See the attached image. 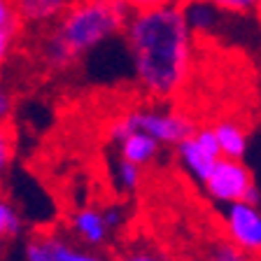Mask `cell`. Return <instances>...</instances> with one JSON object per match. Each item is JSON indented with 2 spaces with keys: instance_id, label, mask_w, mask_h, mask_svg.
Here are the masks:
<instances>
[{
  "instance_id": "6da1fadb",
  "label": "cell",
  "mask_w": 261,
  "mask_h": 261,
  "mask_svg": "<svg viewBox=\"0 0 261 261\" xmlns=\"http://www.w3.org/2000/svg\"><path fill=\"white\" fill-rule=\"evenodd\" d=\"M121 40L133 80L145 96L170 100L185 91L196 61V38L187 28L179 5L128 12Z\"/></svg>"
},
{
  "instance_id": "7a4b0ae2",
  "label": "cell",
  "mask_w": 261,
  "mask_h": 261,
  "mask_svg": "<svg viewBox=\"0 0 261 261\" xmlns=\"http://www.w3.org/2000/svg\"><path fill=\"white\" fill-rule=\"evenodd\" d=\"M128 10L119 0H70V5L40 35V61L51 72H63L84 56L121 38Z\"/></svg>"
},
{
  "instance_id": "3957f363",
  "label": "cell",
  "mask_w": 261,
  "mask_h": 261,
  "mask_svg": "<svg viewBox=\"0 0 261 261\" xmlns=\"http://www.w3.org/2000/svg\"><path fill=\"white\" fill-rule=\"evenodd\" d=\"M194 128V121L185 112L152 105V108H133L119 117H114L108 126V138L114 142L128 130H142L147 136H152L161 147H166L185 140Z\"/></svg>"
},
{
  "instance_id": "277c9868",
  "label": "cell",
  "mask_w": 261,
  "mask_h": 261,
  "mask_svg": "<svg viewBox=\"0 0 261 261\" xmlns=\"http://www.w3.org/2000/svg\"><path fill=\"white\" fill-rule=\"evenodd\" d=\"M203 187L212 201L222 203V205L236 201H250L259 205V187L252 177V170L243 163V159L219 156L210 175L203 179Z\"/></svg>"
},
{
  "instance_id": "5b68a950",
  "label": "cell",
  "mask_w": 261,
  "mask_h": 261,
  "mask_svg": "<svg viewBox=\"0 0 261 261\" xmlns=\"http://www.w3.org/2000/svg\"><path fill=\"white\" fill-rule=\"evenodd\" d=\"M124 210L119 205L108 207H80L70 217V231L87 250H98L108 243V238L121 228Z\"/></svg>"
},
{
  "instance_id": "8992f818",
  "label": "cell",
  "mask_w": 261,
  "mask_h": 261,
  "mask_svg": "<svg viewBox=\"0 0 261 261\" xmlns=\"http://www.w3.org/2000/svg\"><path fill=\"white\" fill-rule=\"evenodd\" d=\"M224 231L231 245L245 254L256 256L261 252V210L256 203L236 201L226 203L224 210Z\"/></svg>"
},
{
  "instance_id": "52a82bcc",
  "label": "cell",
  "mask_w": 261,
  "mask_h": 261,
  "mask_svg": "<svg viewBox=\"0 0 261 261\" xmlns=\"http://www.w3.org/2000/svg\"><path fill=\"white\" fill-rule=\"evenodd\" d=\"M177 159L182 163V168L196 179L201 182L210 175L212 166L217 163L219 159V149L215 136H212L210 126H201V128H194L185 140H179L177 145Z\"/></svg>"
},
{
  "instance_id": "ba28073f",
  "label": "cell",
  "mask_w": 261,
  "mask_h": 261,
  "mask_svg": "<svg viewBox=\"0 0 261 261\" xmlns=\"http://www.w3.org/2000/svg\"><path fill=\"white\" fill-rule=\"evenodd\" d=\"M179 12L196 40L215 38L228 19V14H224L207 0H185V3H179Z\"/></svg>"
},
{
  "instance_id": "9c48e42d",
  "label": "cell",
  "mask_w": 261,
  "mask_h": 261,
  "mask_svg": "<svg viewBox=\"0 0 261 261\" xmlns=\"http://www.w3.org/2000/svg\"><path fill=\"white\" fill-rule=\"evenodd\" d=\"M75 250V243L56 231H40L28 238L23 261H68Z\"/></svg>"
},
{
  "instance_id": "30bf717a",
  "label": "cell",
  "mask_w": 261,
  "mask_h": 261,
  "mask_svg": "<svg viewBox=\"0 0 261 261\" xmlns=\"http://www.w3.org/2000/svg\"><path fill=\"white\" fill-rule=\"evenodd\" d=\"M68 5L70 0H14V10L21 21V28L28 26L38 31L51 26Z\"/></svg>"
},
{
  "instance_id": "8fae6325",
  "label": "cell",
  "mask_w": 261,
  "mask_h": 261,
  "mask_svg": "<svg viewBox=\"0 0 261 261\" xmlns=\"http://www.w3.org/2000/svg\"><path fill=\"white\" fill-rule=\"evenodd\" d=\"M114 142L119 147V159H124L128 163H136L140 168L154 163L156 156L161 154V145L152 136L142 133V130H128V133H124Z\"/></svg>"
},
{
  "instance_id": "7c38bea8",
  "label": "cell",
  "mask_w": 261,
  "mask_h": 261,
  "mask_svg": "<svg viewBox=\"0 0 261 261\" xmlns=\"http://www.w3.org/2000/svg\"><path fill=\"white\" fill-rule=\"evenodd\" d=\"M212 128V136L217 142L219 156L226 159H243L247 154V145H250V136L247 128L243 124H238L236 119H222L217 121Z\"/></svg>"
},
{
  "instance_id": "4fadbf2b",
  "label": "cell",
  "mask_w": 261,
  "mask_h": 261,
  "mask_svg": "<svg viewBox=\"0 0 261 261\" xmlns=\"http://www.w3.org/2000/svg\"><path fill=\"white\" fill-rule=\"evenodd\" d=\"M21 231V217H19L14 203L0 194V238H19Z\"/></svg>"
},
{
  "instance_id": "5bb4252c",
  "label": "cell",
  "mask_w": 261,
  "mask_h": 261,
  "mask_svg": "<svg viewBox=\"0 0 261 261\" xmlns=\"http://www.w3.org/2000/svg\"><path fill=\"white\" fill-rule=\"evenodd\" d=\"M114 185L119 187L126 194H133V191L140 189L142 185V168L136 163H128L124 159H119V163L114 166Z\"/></svg>"
},
{
  "instance_id": "9a60e30c",
  "label": "cell",
  "mask_w": 261,
  "mask_h": 261,
  "mask_svg": "<svg viewBox=\"0 0 261 261\" xmlns=\"http://www.w3.org/2000/svg\"><path fill=\"white\" fill-rule=\"evenodd\" d=\"M14 154H16L14 130H12L10 121H3V124H0V179L10 173Z\"/></svg>"
},
{
  "instance_id": "2e32d148",
  "label": "cell",
  "mask_w": 261,
  "mask_h": 261,
  "mask_svg": "<svg viewBox=\"0 0 261 261\" xmlns=\"http://www.w3.org/2000/svg\"><path fill=\"white\" fill-rule=\"evenodd\" d=\"M228 16H252L256 14L261 0H207Z\"/></svg>"
},
{
  "instance_id": "e0dca14e",
  "label": "cell",
  "mask_w": 261,
  "mask_h": 261,
  "mask_svg": "<svg viewBox=\"0 0 261 261\" xmlns=\"http://www.w3.org/2000/svg\"><path fill=\"white\" fill-rule=\"evenodd\" d=\"M205 261H254V256L245 254L243 250H238V247L231 243H219L210 250Z\"/></svg>"
},
{
  "instance_id": "ac0fdd59",
  "label": "cell",
  "mask_w": 261,
  "mask_h": 261,
  "mask_svg": "<svg viewBox=\"0 0 261 261\" xmlns=\"http://www.w3.org/2000/svg\"><path fill=\"white\" fill-rule=\"evenodd\" d=\"M0 31L7 33H21V21L16 16L14 0H0Z\"/></svg>"
},
{
  "instance_id": "d6986e66",
  "label": "cell",
  "mask_w": 261,
  "mask_h": 261,
  "mask_svg": "<svg viewBox=\"0 0 261 261\" xmlns=\"http://www.w3.org/2000/svg\"><path fill=\"white\" fill-rule=\"evenodd\" d=\"M16 33H7V31H0V70L5 68V63L10 61L12 51H14V44H16Z\"/></svg>"
},
{
  "instance_id": "ffe728a7",
  "label": "cell",
  "mask_w": 261,
  "mask_h": 261,
  "mask_svg": "<svg viewBox=\"0 0 261 261\" xmlns=\"http://www.w3.org/2000/svg\"><path fill=\"white\" fill-rule=\"evenodd\" d=\"M121 5L126 7L128 12L136 10H147V7H161V5H179L185 0H119Z\"/></svg>"
},
{
  "instance_id": "44dd1931",
  "label": "cell",
  "mask_w": 261,
  "mask_h": 261,
  "mask_svg": "<svg viewBox=\"0 0 261 261\" xmlns=\"http://www.w3.org/2000/svg\"><path fill=\"white\" fill-rule=\"evenodd\" d=\"M12 112H14V96L10 93V89L0 82V124L10 121Z\"/></svg>"
},
{
  "instance_id": "7402d4cb",
  "label": "cell",
  "mask_w": 261,
  "mask_h": 261,
  "mask_svg": "<svg viewBox=\"0 0 261 261\" xmlns=\"http://www.w3.org/2000/svg\"><path fill=\"white\" fill-rule=\"evenodd\" d=\"M68 261H110L108 256H103L96 250H87V247H75L72 254L68 256Z\"/></svg>"
},
{
  "instance_id": "603a6c76",
  "label": "cell",
  "mask_w": 261,
  "mask_h": 261,
  "mask_svg": "<svg viewBox=\"0 0 261 261\" xmlns=\"http://www.w3.org/2000/svg\"><path fill=\"white\" fill-rule=\"evenodd\" d=\"M119 261H166V259L152 250H130L128 254H124Z\"/></svg>"
},
{
  "instance_id": "cb8c5ba5",
  "label": "cell",
  "mask_w": 261,
  "mask_h": 261,
  "mask_svg": "<svg viewBox=\"0 0 261 261\" xmlns=\"http://www.w3.org/2000/svg\"><path fill=\"white\" fill-rule=\"evenodd\" d=\"M3 243H5V238H0V252H3Z\"/></svg>"
}]
</instances>
